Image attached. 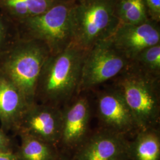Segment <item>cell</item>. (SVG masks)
Here are the masks:
<instances>
[{
    "label": "cell",
    "mask_w": 160,
    "mask_h": 160,
    "mask_svg": "<svg viewBox=\"0 0 160 160\" xmlns=\"http://www.w3.org/2000/svg\"><path fill=\"white\" fill-rule=\"evenodd\" d=\"M85 52L71 44L49 56L38 81L35 103L62 108L78 95Z\"/></svg>",
    "instance_id": "6da1fadb"
},
{
    "label": "cell",
    "mask_w": 160,
    "mask_h": 160,
    "mask_svg": "<svg viewBox=\"0 0 160 160\" xmlns=\"http://www.w3.org/2000/svg\"><path fill=\"white\" fill-rule=\"evenodd\" d=\"M50 55L43 42L19 38L0 53V74L17 86L29 105L35 103L38 81Z\"/></svg>",
    "instance_id": "7a4b0ae2"
},
{
    "label": "cell",
    "mask_w": 160,
    "mask_h": 160,
    "mask_svg": "<svg viewBox=\"0 0 160 160\" xmlns=\"http://www.w3.org/2000/svg\"><path fill=\"white\" fill-rule=\"evenodd\" d=\"M114 87L131 110L139 131L157 128L160 120V77L131 63L114 79Z\"/></svg>",
    "instance_id": "3957f363"
},
{
    "label": "cell",
    "mask_w": 160,
    "mask_h": 160,
    "mask_svg": "<svg viewBox=\"0 0 160 160\" xmlns=\"http://www.w3.org/2000/svg\"><path fill=\"white\" fill-rule=\"evenodd\" d=\"M77 2L58 3L48 11L16 23L19 38L43 42L51 54L67 48L72 43V12Z\"/></svg>",
    "instance_id": "277c9868"
},
{
    "label": "cell",
    "mask_w": 160,
    "mask_h": 160,
    "mask_svg": "<svg viewBox=\"0 0 160 160\" xmlns=\"http://www.w3.org/2000/svg\"><path fill=\"white\" fill-rule=\"evenodd\" d=\"M114 0H82L72 12L73 45L87 51L96 43L112 37L119 25L114 16Z\"/></svg>",
    "instance_id": "5b68a950"
},
{
    "label": "cell",
    "mask_w": 160,
    "mask_h": 160,
    "mask_svg": "<svg viewBox=\"0 0 160 160\" xmlns=\"http://www.w3.org/2000/svg\"><path fill=\"white\" fill-rule=\"evenodd\" d=\"M130 63L110 38L98 42L85 52L78 95L114 79Z\"/></svg>",
    "instance_id": "8992f818"
},
{
    "label": "cell",
    "mask_w": 160,
    "mask_h": 160,
    "mask_svg": "<svg viewBox=\"0 0 160 160\" xmlns=\"http://www.w3.org/2000/svg\"><path fill=\"white\" fill-rule=\"evenodd\" d=\"M62 108L34 103L29 106L14 128L20 135H28L58 147L62 128Z\"/></svg>",
    "instance_id": "52a82bcc"
},
{
    "label": "cell",
    "mask_w": 160,
    "mask_h": 160,
    "mask_svg": "<svg viewBox=\"0 0 160 160\" xmlns=\"http://www.w3.org/2000/svg\"><path fill=\"white\" fill-rule=\"evenodd\" d=\"M96 108L101 128L126 137L139 131L131 110L114 87L97 94Z\"/></svg>",
    "instance_id": "ba28073f"
},
{
    "label": "cell",
    "mask_w": 160,
    "mask_h": 160,
    "mask_svg": "<svg viewBox=\"0 0 160 160\" xmlns=\"http://www.w3.org/2000/svg\"><path fill=\"white\" fill-rule=\"evenodd\" d=\"M59 144L67 152L78 148L90 134L92 109L86 96L80 94L62 108Z\"/></svg>",
    "instance_id": "9c48e42d"
},
{
    "label": "cell",
    "mask_w": 160,
    "mask_h": 160,
    "mask_svg": "<svg viewBox=\"0 0 160 160\" xmlns=\"http://www.w3.org/2000/svg\"><path fill=\"white\" fill-rule=\"evenodd\" d=\"M129 141L124 135L100 128L90 133L72 160H129Z\"/></svg>",
    "instance_id": "30bf717a"
},
{
    "label": "cell",
    "mask_w": 160,
    "mask_h": 160,
    "mask_svg": "<svg viewBox=\"0 0 160 160\" xmlns=\"http://www.w3.org/2000/svg\"><path fill=\"white\" fill-rule=\"evenodd\" d=\"M160 23L151 19L139 24L120 23L110 39L131 61L145 49L160 44Z\"/></svg>",
    "instance_id": "8fae6325"
},
{
    "label": "cell",
    "mask_w": 160,
    "mask_h": 160,
    "mask_svg": "<svg viewBox=\"0 0 160 160\" xmlns=\"http://www.w3.org/2000/svg\"><path fill=\"white\" fill-rule=\"evenodd\" d=\"M29 106L17 86L0 74V121L2 130H14Z\"/></svg>",
    "instance_id": "7c38bea8"
},
{
    "label": "cell",
    "mask_w": 160,
    "mask_h": 160,
    "mask_svg": "<svg viewBox=\"0 0 160 160\" xmlns=\"http://www.w3.org/2000/svg\"><path fill=\"white\" fill-rule=\"evenodd\" d=\"M68 0H0V11L17 23L48 11Z\"/></svg>",
    "instance_id": "4fadbf2b"
},
{
    "label": "cell",
    "mask_w": 160,
    "mask_h": 160,
    "mask_svg": "<svg viewBox=\"0 0 160 160\" xmlns=\"http://www.w3.org/2000/svg\"><path fill=\"white\" fill-rule=\"evenodd\" d=\"M130 160H160V132L157 128L141 130L129 142Z\"/></svg>",
    "instance_id": "5bb4252c"
},
{
    "label": "cell",
    "mask_w": 160,
    "mask_h": 160,
    "mask_svg": "<svg viewBox=\"0 0 160 160\" xmlns=\"http://www.w3.org/2000/svg\"><path fill=\"white\" fill-rule=\"evenodd\" d=\"M20 136L21 145L16 154L18 160H53L59 154L56 146L28 135Z\"/></svg>",
    "instance_id": "9a60e30c"
},
{
    "label": "cell",
    "mask_w": 160,
    "mask_h": 160,
    "mask_svg": "<svg viewBox=\"0 0 160 160\" xmlns=\"http://www.w3.org/2000/svg\"><path fill=\"white\" fill-rule=\"evenodd\" d=\"M113 8L120 24H139L150 20L145 0H114Z\"/></svg>",
    "instance_id": "2e32d148"
},
{
    "label": "cell",
    "mask_w": 160,
    "mask_h": 160,
    "mask_svg": "<svg viewBox=\"0 0 160 160\" xmlns=\"http://www.w3.org/2000/svg\"><path fill=\"white\" fill-rule=\"evenodd\" d=\"M131 63L148 74L160 77V43L145 49Z\"/></svg>",
    "instance_id": "e0dca14e"
},
{
    "label": "cell",
    "mask_w": 160,
    "mask_h": 160,
    "mask_svg": "<svg viewBox=\"0 0 160 160\" xmlns=\"http://www.w3.org/2000/svg\"><path fill=\"white\" fill-rule=\"evenodd\" d=\"M18 38L16 23L0 11V53Z\"/></svg>",
    "instance_id": "ac0fdd59"
},
{
    "label": "cell",
    "mask_w": 160,
    "mask_h": 160,
    "mask_svg": "<svg viewBox=\"0 0 160 160\" xmlns=\"http://www.w3.org/2000/svg\"><path fill=\"white\" fill-rule=\"evenodd\" d=\"M149 18L160 23V0H145Z\"/></svg>",
    "instance_id": "d6986e66"
},
{
    "label": "cell",
    "mask_w": 160,
    "mask_h": 160,
    "mask_svg": "<svg viewBox=\"0 0 160 160\" xmlns=\"http://www.w3.org/2000/svg\"><path fill=\"white\" fill-rule=\"evenodd\" d=\"M0 152H13L11 140L2 129H0Z\"/></svg>",
    "instance_id": "ffe728a7"
},
{
    "label": "cell",
    "mask_w": 160,
    "mask_h": 160,
    "mask_svg": "<svg viewBox=\"0 0 160 160\" xmlns=\"http://www.w3.org/2000/svg\"><path fill=\"white\" fill-rule=\"evenodd\" d=\"M0 160H18L16 154L14 152H0Z\"/></svg>",
    "instance_id": "44dd1931"
},
{
    "label": "cell",
    "mask_w": 160,
    "mask_h": 160,
    "mask_svg": "<svg viewBox=\"0 0 160 160\" xmlns=\"http://www.w3.org/2000/svg\"><path fill=\"white\" fill-rule=\"evenodd\" d=\"M53 160H72V158L67 152H59L57 157Z\"/></svg>",
    "instance_id": "7402d4cb"
},
{
    "label": "cell",
    "mask_w": 160,
    "mask_h": 160,
    "mask_svg": "<svg viewBox=\"0 0 160 160\" xmlns=\"http://www.w3.org/2000/svg\"><path fill=\"white\" fill-rule=\"evenodd\" d=\"M73 1H76L77 2H80V1H81L82 0H73Z\"/></svg>",
    "instance_id": "603a6c76"
}]
</instances>
